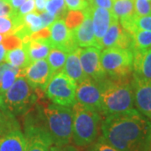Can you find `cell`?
I'll return each mask as SVG.
<instances>
[{
  "instance_id": "cell-1",
  "label": "cell",
  "mask_w": 151,
  "mask_h": 151,
  "mask_svg": "<svg viewBox=\"0 0 151 151\" xmlns=\"http://www.w3.org/2000/svg\"><path fill=\"white\" fill-rule=\"evenodd\" d=\"M151 121L137 109L106 116L102 121L103 137L119 151H146Z\"/></svg>"
},
{
  "instance_id": "cell-2",
  "label": "cell",
  "mask_w": 151,
  "mask_h": 151,
  "mask_svg": "<svg viewBox=\"0 0 151 151\" xmlns=\"http://www.w3.org/2000/svg\"><path fill=\"white\" fill-rule=\"evenodd\" d=\"M131 80V76L120 78L107 76L98 82L101 91L100 114L106 117L135 109Z\"/></svg>"
},
{
  "instance_id": "cell-3",
  "label": "cell",
  "mask_w": 151,
  "mask_h": 151,
  "mask_svg": "<svg viewBox=\"0 0 151 151\" xmlns=\"http://www.w3.org/2000/svg\"><path fill=\"white\" fill-rule=\"evenodd\" d=\"M44 124L53 145L70 144L72 141V109L55 103H37Z\"/></svg>"
},
{
  "instance_id": "cell-4",
  "label": "cell",
  "mask_w": 151,
  "mask_h": 151,
  "mask_svg": "<svg viewBox=\"0 0 151 151\" xmlns=\"http://www.w3.org/2000/svg\"><path fill=\"white\" fill-rule=\"evenodd\" d=\"M71 109L73 116L72 142L79 147L93 144L101 130V114L77 102Z\"/></svg>"
},
{
  "instance_id": "cell-5",
  "label": "cell",
  "mask_w": 151,
  "mask_h": 151,
  "mask_svg": "<svg viewBox=\"0 0 151 151\" xmlns=\"http://www.w3.org/2000/svg\"><path fill=\"white\" fill-rule=\"evenodd\" d=\"M35 89L29 85L24 75L0 97V109L14 116L27 113L36 103Z\"/></svg>"
},
{
  "instance_id": "cell-6",
  "label": "cell",
  "mask_w": 151,
  "mask_h": 151,
  "mask_svg": "<svg viewBox=\"0 0 151 151\" xmlns=\"http://www.w3.org/2000/svg\"><path fill=\"white\" fill-rule=\"evenodd\" d=\"M133 61V52L129 50L110 47L101 52V64L107 76L110 77L131 76Z\"/></svg>"
},
{
  "instance_id": "cell-7",
  "label": "cell",
  "mask_w": 151,
  "mask_h": 151,
  "mask_svg": "<svg viewBox=\"0 0 151 151\" xmlns=\"http://www.w3.org/2000/svg\"><path fill=\"white\" fill-rule=\"evenodd\" d=\"M77 83L64 72L60 71L50 79L45 90V95L55 104L72 108L76 103Z\"/></svg>"
},
{
  "instance_id": "cell-8",
  "label": "cell",
  "mask_w": 151,
  "mask_h": 151,
  "mask_svg": "<svg viewBox=\"0 0 151 151\" xmlns=\"http://www.w3.org/2000/svg\"><path fill=\"white\" fill-rule=\"evenodd\" d=\"M50 41L53 48H57L70 53L78 48L72 30L66 26L63 19H56L48 26Z\"/></svg>"
},
{
  "instance_id": "cell-9",
  "label": "cell",
  "mask_w": 151,
  "mask_h": 151,
  "mask_svg": "<svg viewBox=\"0 0 151 151\" xmlns=\"http://www.w3.org/2000/svg\"><path fill=\"white\" fill-rule=\"evenodd\" d=\"M80 60L87 77L99 82L108 76L101 64V50L99 48L91 46L80 49Z\"/></svg>"
},
{
  "instance_id": "cell-10",
  "label": "cell",
  "mask_w": 151,
  "mask_h": 151,
  "mask_svg": "<svg viewBox=\"0 0 151 151\" xmlns=\"http://www.w3.org/2000/svg\"><path fill=\"white\" fill-rule=\"evenodd\" d=\"M76 100L77 103L92 108L100 113L101 91L98 82L90 77H86L79 82L76 86Z\"/></svg>"
},
{
  "instance_id": "cell-11",
  "label": "cell",
  "mask_w": 151,
  "mask_h": 151,
  "mask_svg": "<svg viewBox=\"0 0 151 151\" xmlns=\"http://www.w3.org/2000/svg\"><path fill=\"white\" fill-rule=\"evenodd\" d=\"M134 105L137 110L148 119H151V81L133 74L131 80Z\"/></svg>"
},
{
  "instance_id": "cell-12",
  "label": "cell",
  "mask_w": 151,
  "mask_h": 151,
  "mask_svg": "<svg viewBox=\"0 0 151 151\" xmlns=\"http://www.w3.org/2000/svg\"><path fill=\"white\" fill-rule=\"evenodd\" d=\"M24 76L32 88L45 92L52 74L47 60L43 59L33 61L24 68Z\"/></svg>"
},
{
  "instance_id": "cell-13",
  "label": "cell",
  "mask_w": 151,
  "mask_h": 151,
  "mask_svg": "<svg viewBox=\"0 0 151 151\" xmlns=\"http://www.w3.org/2000/svg\"><path fill=\"white\" fill-rule=\"evenodd\" d=\"M129 42V34L124 29L117 18L113 19L108 31L99 43V49L103 50L110 47L125 49Z\"/></svg>"
},
{
  "instance_id": "cell-14",
  "label": "cell",
  "mask_w": 151,
  "mask_h": 151,
  "mask_svg": "<svg viewBox=\"0 0 151 151\" xmlns=\"http://www.w3.org/2000/svg\"><path fill=\"white\" fill-rule=\"evenodd\" d=\"M83 12L85 14L83 21L81 22L80 25L72 29L76 43L77 46L80 47L94 46L98 48V44L96 40L93 31L92 19L89 5L85 10H83Z\"/></svg>"
},
{
  "instance_id": "cell-15",
  "label": "cell",
  "mask_w": 151,
  "mask_h": 151,
  "mask_svg": "<svg viewBox=\"0 0 151 151\" xmlns=\"http://www.w3.org/2000/svg\"><path fill=\"white\" fill-rule=\"evenodd\" d=\"M90 7L91 15L92 19V25H93V31L94 35L96 38L98 48L99 43L102 40L103 36L108 31V28L111 23L113 22V19L116 18L113 14L112 11L103 9V8H97V7Z\"/></svg>"
},
{
  "instance_id": "cell-16",
  "label": "cell",
  "mask_w": 151,
  "mask_h": 151,
  "mask_svg": "<svg viewBox=\"0 0 151 151\" xmlns=\"http://www.w3.org/2000/svg\"><path fill=\"white\" fill-rule=\"evenodd\" d=\"M133 74L151 81V47L133 51Z\"/></svg>"
},
{
  "instance_id": "cell-17",
  "label": "cell",
  "mask_w": 151,
  "mask_h": 151,
  "mask_svg": "<svg viewBox=\"0 0 151 151\" xmlns=\"http://www.w3.org/2000/svg\"><path fill=\"white\" fill-rule=\"evenodd\" d=\"M23 45L26 50L29 62L45 59L48 55L52 45L49 39H36L29 40L23 42Z\"/></svg>"
},
{
  "instance_id": "cell-18",
  "label": "cell",
  "mask_w": 151,
  "mask_h": 151,
  "mask_svg": "<svg viewBox=\"0 0 151 151\" xmlns=\"http://www.w3.org/2000/svg\"><path fill=\"white\" fill-rule=\"evenodd\" d=\"M80 49L81 48L78 47L67 55L65 65L62 69V72H64L65 75L68 76L71 79H73L77 84L87 77L81 67L80 60Z\"/></svg>"
},
{
  "instance_id": "cell-19",
  "label": "cell",
  "mask_w": 151,
  "mask_h": 151,
  "mask_svg": "<svg viewBox=\"0 0 151 151\" xmlns=\"http://www.w3.org/2000/svg\"><path fill=\"white\" fill-rule=\"evenodd\" d=\"M27 141L20 129L14 130L0 137V151H25Z\"/></svg>"
},
{
  "instance_id": "cell-20",
  "label": "cell",
  "mask_w": 151,
  "mask_h": 151,
  "mask_svg": "<svg viewBox=\"0 0 151 151\" xmlns=\"http://www.w3.org/2000/svg\"><path fill=\"white\" fill-rule=\"evenodd\" d=\"M4 62L18 68H25L30 63L27 51L23 45L17 48L7 50Z\"/></svg>"
},
{
  "instance_id": "cell-21",
  "label": "cell",
  "mask_w": 151,
  "mask_h": 151,
  "mask_svg": "<svg viewBox=\"0 0 151 151\" xmlns=\"http://www.w3.org/2000/svg\"><path fill=\"white\" fill-rule=\"evenodd\" d=\"M5 63V62H4ZM24 75V68H18L5 63L0 80V97L10 87L19 76Z\"/></svg>"
},
{
  "instance_id": "cell-22",
  "label": "cell",
  "mask_w": 151,
  "mask_h": 151,
  "mask_svg": "<svg viewBox=\"0 0 151 151\" xmlns=\"http://www.w3.org/2000/svg\"><path fill=\"white\" fill-rule=\"evenodd\" d=\"M25 137V136H24ZM27 141L25 151H49L53 142L46 134H33L25 137Z\"/></svg>"
},
{
  "instance_id": "cell-23",
  "label": "cell",
  "mask_w": 151,
  "mask_h": 151,
  "mask_svg": "<svg viewBox=\"0 0 151 151\" xmlns=\"http://www.w3.org/2000/svg\"><path fill=\"white\" fill-rule=\"evenodd\" d=\"M68 53L57 48H51L47 55V62L50 68L52 76L62 70Z\"/></svg>"
},
{
  "instance_id": "cell-24",
  "label": "cell",
  "mask_w": 151,
  "mask_h": 151,
  "mask_svg": "<svg viewBox=\"0 0 151 151\" xmlns=\"http://www.w3.org/2000/svg\"><path fill=\"white\" fill-rule=\"evenodd\" d=\"M111 11L118 19L132 16L134 14V0H114Z\"/></svg>"
},
{
  "instance_id": "cell-25",
  "label": "cell",
  "mask_w": 151,
  "mask_h": 151,
  "mask_svg": "<svg viewBox=\"0 0 151 151\" xmlns=\"http://www.w3.org/2000/svg\"><path fill=\"white\" fill-rule=\"evenodd\" d=\"M20 24L21 17L18 16L15 12L10 16L0 17V34L4 35H14Z\"/></svg>"
},
{
  "instance_id": "cell-26",
  "label": "cell",
  "mask_w": 151,
  "mask_h": 151,
  "mask_svg": "<svg viewBox=\"0 0 151 151\" xmlns=\"http://www.w3.org/2000/svg\"><path fill=\"white\" fill-rule=\"evenodd\" d=\"M17 129H20V126L15 116L0 109V137Z\"/></svg>"
},
{
  "instance_id": "cell-27",
  "label": "cell",
  "mask_w": 151,
  "mask_h": 151,
  "mask_svg": "<svg viewBox=\"0 0 151 151\" xmlns=\"http://www.w3.org/2000/svg\"><path fill=\"white\" fill-rule=\"evenodd\" d=\"M45 11L55 17L56 19H64L68 12L65 0H49L45 6Z\"/></svg>"
},
{
  "instance_id": "cell-28",
  "label": "cell",
  "mask_w": 151,
  "mask_h": 151,
  "mask_svg": "<svg viewBox=\"0 0 151 151\" xmlns=\"http://www.w3.org/2000/svg\"><path fill=\"white\" fill-rule=\"evenodd\" d=\"M132 35L134 38V50L150 48L151 31L137 29Z\"/></svg>"
},
{
  "instance_id": "cell-29",
  "label": "cell",
  "mask_w": 151,
  "mask_h": 151,
  "mask_svg": "<svg viewBox=\"0 0 151 151\" xmlns=\"http://www.w3.org/2000/svg\"><path fill=\"white\" fill-rule=\"evenodd\" d=\"M84 16L85 14L83 11L70 10L67 12L66 15L64 18V20L66 26L72 30L81 24V23L84 19Z\"/></svg>"
},
{
  "instance_id": "cell-30",
  "label": "cell",
  "mask_w": 151,
  "mask_h": 151,
  "mask_svg": "<svg viewBox=\"0 0 151 151\" xmlns=\"http://www.w3.org/2000/svg\"><path fill=\"white\" fill-rule=\"evenodd\" d=\"M134 27L135 31L137 29L151 31V14L143 16H138L135 14Z\"/></svg>"
},
{
  "instance_id": "cell-31",
  "label": "cell",
  "mask_w": 151,
  "mask_h": 151,
  "mask_svg": "<svg viewBox=\"0 0 151 151\" xmlns=\"http://www.w3.org/2000/svg\"><path fill=\"white\" fill-rule=\"evenodd\" d=\"M134 13L138 16L148 15L151 14L150 3L148 0H134Z\"/></svg>"
},
{
  "instance_id": "cell-32",
  "label": "cell",
  "mask_w": 151,
  "mask_h": 151,
  "mask_svg": "<svg viewBox=\"0 0 151 151\" xmlns=\"http://www.w3.org/2000/svg\"><path fill=\"white\" fill-rule=\"evenodd\" d=\"M67 9L73 11H83L88 7L87 0H65Z\"/></svg>"
},
{
  "instance_id": "cell-33",
  "label": "cell",
  "mask_w": 151,
  "mask_h": 151,
  "mask_svg": "<svg viewBox=\"0 0 151 151\" xmlns=\"http://www.w3.org/2000/svg\"><path fill=\"white\" fill-rule=\"evenodd\" d=\"M91 151H119L111 146L107 141L103 139V136L99 137L98 139L90 148Z\"/></svg>"
},
{
  "instance_id": "cell-34",
  "label": "cell",
  "mask_w": 151,
  "mask_h": 151,
  "mask_svg": "<svg viewBox=\"0 0 151 151\" xmlns=\"http://www.w3.org/2000/svg\"><path fill=\"white\" fill-rule=\"evenodd\" d=\"M36 10L35 0H25V2L22 4L19 9L15 12L18 16L23 17L29 13H31Z\"/></svg>"
},
{
  "instance_id": "cell-35",
  "label": "cell",
  "mask_w": 151,
  "mask_h": 151,
  "mask_svg": "<svg viewBox=\"0 0 151 151\" xmlns=\"http://www.w3.org/2000/svg\"><path fill=\"white\" fill-rule=\"evenodd\" d=\"M89 6L103 8L108 10H111L113 8L114 0H87Z\"/></svg>"
},
{
  "instance_id": "cell-36",
  "label": "cell",
  "mask_w": 151,
  "mask_h": 151,
  "mask_svg": "<svg viewBox=\"0 0 151 151\" xmlns=\"http://www.w3.org/2000/svg\"><path fill=\"white\" fill-rule=\"evenodd\" d=\"M14 14V11L11 8L7 0H0V17L10 16Z\"/></svg>"
},
{
  "instance_id": "cell-37",
  "label": "cell",
  "mask_w": 151,
  "mask_h": 151,
  "mask_svg": "<svg viewBox=\"0 0 151 151\" xmlns=\"http://www.w3.org/2000/svg\"><path fill=\"white\" fill-rule=\"evenodd\" d=\"M40 19L42 20V23H43V25L45 28L48 27L49 25H50L53 22L56 20L55 17L53 16L50 14H49L48 12H46V11H44L42 13H40Z\"/></svg>"
},
{
  "instance_id": "cell-38",
  "label": "cell",
  "mask_w": 151,
  "mask_h": 151,
  "mask_svg": "<svg viewBox=\"0 0 151 151\" xmlns=\"http://www.w3.org/2000/svg\"><path fill=\"white\" fill-rule=\"evenodd\" d=\"M49 151H78V150L75 146L67 144L62 145H51Z\"/></svg>"
},
{
  "instance_id": "cell-39",
  "label": "cell",
  "mask_w": 151,
  "mask_h": 151,
  "mask_svg": "<svg viewBox=\"0 0 151 151\" xmlns=\"http://www.w3.org/2000/svg\"><path fill=\"white\" fill-rule=\"evenodd\" d=\"M49 0H35V9L37 12L42 13L45 11V6Z\"/></svg>"
},
{
  "instance_id": "cell-40",
  "label": "cell",
  "mask_w": 151,
  "mask_h": 151,
  "mask_svg": "<svg viewBox=\"0 0 151 151\" xmlns=\"http://www.w3.org/2000/svg\"><path fill=\"white\" fill-rule=\"evenodd\" d=\"M8 2L10 4L13 10L14 11V12H16L19 9V8L25 2V0H9Z\"/></svg>"
},
{
  "instance_id": "cell-41",
  "label": "cell",
  "mask_w": 151,
  "mask_h": 151,
  "mask_svg": "<svg viewBox=\"0 0 151 151\" xmlns=\"http://www.w3.org/2000/svg\"><path fill=\"white\" fill-rule=\"evenodd\" d=\"M7 52V50L4 47V45L3 44H0V64L4 62V58H5V55Z\"/></svg>"
},
{
  "instance_id": "cell-42",
  "label": "cell",
  "mask_w": 151,
  "mask_h": 151,
  "mask_svg": "<svg viewBox=\"0 0 151 151\" xmlns=\"http://www.w3.org/2000/svg\"><path fill=\"white\" fill-rule=\"evenodd\" d=\"M146 151H151V127L149 134V138H148V143H147V148Z\"/></svg>"
},
{
  "instance_id": "cell-43",
  "label": "cell",
  "mask_w": 151,
  "mask_h": 151,
  "mask_svg": "<svg viewBox=\"0 0 151 151\" xmlns=\"http://www.w3.org/2000/svg\"><path fill=\"white\" fill-rule=\"evenodd\" d=\"M4 37H5V35H1V34H0V44L3 42V40H4Z\"/></svg>"
},
{
  "instance_id": "cell-44",
  "label": "cell",
  "mask_w": 151,
  "mask_h": 151,
  "mask_svg": "<svg viewBox=\"0 0 151 151\" xmlns=\"http://www.w3.org/2000/svg\"><path fill=\"white\" fill-rule=\"evenodd\" d=\"M86 151H91V150H90V149H89V150H86Z\"/></svg>"
},
{
  "instance_id": "cell-45",
  "label": "cell",
  "mask_w": 151,
  "mask_h": 151,
  "mask_svg": "<svg viewBox=\"0 0 151 151\" xmlns=\"http://www.w3.org/2000/svg\"><path fill=\"white\" fill-rule=\"evenodd\" d=\"M148 1H149V2H150V1H151V0H148Z\"/></svg>"
},
{
  "instance_id": "cell-46",
  "label": "cell",
  "mask_w": 151,
  "mask_h": 151,
  "mask_svg": "<svg viewBox=\"0 0 151 151\" xmlns=\"http://www.w3.org/2000/svg\"><path fill=\"white\" fill-rule=\"evenodd\" d=\"M7 1H9V0H7Z\"/></svg>"
},
{
  "instance_id": "cell-47",
  "label": "cell",
  "mask_w": 151,
  "mask_h": 151,
  "mask_svg": "<svg viewBox=\"0 0 151 151\" xmlns=\"http://www.w3.org/2000/svg\"><path fill=\"white\" fill-rule=\"evenodd\" d=\"M1 64H2V63H1ZM1 64H0V65H1Z\"/></svg>"
},
{
  "instance_id": "cell-48",
  "label": "cell",
  "mask_w": 151,
  "mask_h": 151,
  "mask_svg": "<svg viewBox=\"0 0 151 151\" xmlns=\"http://www.w3.org/2000/svg\"></svg>"
}]
</instances>
